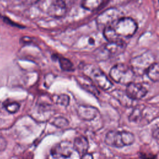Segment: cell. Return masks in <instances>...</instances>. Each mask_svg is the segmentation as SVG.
Masks as SVG:
<instances>
[{"label":"cell","instance_id":"obj_1","mask_svg":"<svg viewBox=\"0 0 159 159\" xmlns=\"http://www.w3.org/2000/svg\"><path fill=\"white\" fill-rule=\"evenodd\" d=\"M137 24L132 18L119 17L103 30L104 38L109 42L124 41L125 38L132 37L137 30Z\"/></svg>","mask_w":159,"mask_h":159},{"label":"cell","instance_id":"obj_2","mask_svg":"<svg viewBox=\"0 0 159 159\" xmlns=\"http://www.w3.org/2000/svg\"><path fill=\"white\" fill-rule=\"evenodd\" d=\"M135 141L134 134L128 131H109L104 138V142L106 145L116 147L122 148L132 145Z\"/></svg>","mask_w":159,"mask_h":159},{"label":"cell","instance_id":"obj_3","mask_svg":"<svg viewBox=\"0 0 159 159\" xmlns=\"http://www.w3.org/2000/svg\"><path fill=\"white\" fill-rule=\"evenodd\" d=\"M84 75L103 90H107L112 86V83L98 67L93 65H86L83 68Z\"/></svg>","mask_w":159,"mask_h":159},{"label":"cell","instance_id":"obj_4","mask_svg":"<svg viewBox=\"0 0 159 159\" xmlns=\"http://www.w3.org/2000/svg\"><path fill=\"white\" fill-rule=\"evenodd\" d=\"M135 74L129 65L119 63L113 66L109 71L110 78L117 83L127 85L134 82Z\"/></svg>","mask_w":159,"mask_h":159},{"label":"cell","instance_id":"obj_5","mask_svg":"<svg viewBox=\"0 0 159 159\" xmlns=\"http://www.w3.org/2000/svg\"><path fill=\"white\" fill-rule=\"evenodd\" d=\"M126 48L124 41L108 42L101 48L99 49L96 54V58L99 61L107 60L122 53Z\"/></svg>","mask_w":159,"mask_h":159},{"label":"cell","instance_id":"obj_6","mask_svg":"<svg viewBox=\"0 0 159 159\" xmlns=\"http://www.w3.org/2000/svg\"><path fill=\"white\" fill-rule=\"evenodd\" d=\"M154 58L152 54L143 53L133 58L129 66L135 75H142L145 73L148 68L154 63Z\"/></svg>","mask_w":159,"mask_h":159},{"label":"cell","instance_id":"obj_7","mask_svg":"<svg viewBox=\"0 0 159 159\" xmlns=\"http://www.w3.org/2000/svg\"><path fill=\"white\" fill-rule=\"evenodd\" d=\"M119 11L114 7H111L103 11L96 19L98 27L103 30L106 26L111 24L115 20L119 18Z\"/></svg>","mask_w":159,"mask_h":159},{"label":"cell","instance_id":"obj_8","mask_svg":"<svg viewBox=\"0 0 159 159\" xmlns=\"http://www.w3.org/2000/svg\"><path fill=\"white\" fill-rule=\"evenodd\" d=\"M73 150V145L70 143L62 142L53 146L50 153L55 159H65L71 157Z\"/></svg>","mask_w":159,"mask_h":159},{"label":"cell","instance_id":"obj_9","mask_svg":"<svg viewBox=\"0 0 159 159\" xmlns=\"http://www.w3.org/2000/svg\"><path fill=\"white\" fill-rule=\"evenodd\" d=\"M125 93L127 96L132 101L139 100L146 95L147 89L141 83L132 82L127 85Z\"/></svg>","mask_w":159,"mask_h":159},{"label":"cell","instance_id":"obj_10","mask_svg":"<svg viewBox=\"0 0 159 159\" xmlns=\"http://www.w3.org/2000/svg\"><path fill=\"white\" fill-rule=\"evenodd\" d=\"M66 6L63 1H54L48 8L47 12L52 17L60 18L64 16L66 12Z\"/></svg>","mask_w":159,"mask_h":159},{"label":"cell","instance_id":"obj_11","mask_svg":"<svg viewBox=\"0 0 159 159\" xmlns=\"http://www.w3.org/2000/svg\"><path fill=\"white\" fill-rule=\"evenodd\" d=\"M76 111L81 119L88 121L94 119L99 114V111L96 108L89 106L80 105L78 107Z\"/></svg>","mask_w":159,"mask_h":159},{"label":"cell","instance_id":"obj_12","mask_svg":"<svg viewBox=\"0 0 159 159\" xmlns=\"http://www.w3.org/2000/svg\"><path fill=\"white\" fill-rule=\"evenodd\" d=\"M73 147L74 150L82 156L88 152L89 148L88 140L84 136H78L75 139Z\"/></svg>","mask_w":159,"mask_h":159},{"label":"cell","instance_id":"obj_13","mask_svg":"<svg viewBox=\"0 0 159 159\" xmlns=\"http://www.w3.org/2000/svg\"><path fill=\"white\" fill-rule=\"evenodd\" d=\"M76 80L80 84V85L85 90L88 91V92L94 95L98 94L99 93L96 87L94 85V83L86 76L84 75L83 76H77L76 77Z\"/></svg>","mask_w":159,"mask_h":159},{"label":"cell","instance_id":"obj_14","mask_svg":"<svg viewBox=\"0 0 159 159\" xmlns=\"http://www.w3.org/2000/svg\"><path fill=\"white\" fill-rule=\"evenodd\" d=\"M145 73L153 81L157 82L159 79V67L158 63L154 62L147 70Z\"/></svg>","mask_w":159,"mask_h":159},{"label":"cell","instance_id":"obj_15","mask_svg":"<svg viewBox=\"0 0 159 159\" xmlns=\"http://www.w3.org/2000/svg\"><path fill=\"white\" fill-rule=\"evenodd\" d=\"M53 57H55L53 58V59H55V60H57L58 61L61 70H63L64 71H70L74 70L73 64L70 60H68V58H66L63 57L58 56L57 55H53Z\"/></svg>","mask_w":159,"mask_h":159},{"label":"cell","instance_id":"obj_16","mask_svg":"<svg viewBox=\"0 0 159 159\" xmlns=\"http://www.w3.org/2000/svg\"><path fill=\"white\" fill-rule=\"evenodd\" d=\"M103 2V1L100 0H88L82 1L81 6L85 9L89 11H94L98 9Z\"/></svg>","mask_w":159,"mask_h":159},{"label":"cell","instance_id":"obj_17","mask_svg":"<svg viewBox=\"0 0 159 159\" xmlns=\"http://www.w3.org/2000/svg\"><path fill=\"white\" fill-rule=\"evenodd\" d=\"M52 124L58 128H63L68 125V121L64 117H56L52 122Z\"/></svg>","mask_w":159,"mask_h":159},{"label":"cell","instance_id":"obj_18","mask_svg":"<svg viewBox=\"0 0 159 159\" xmlns=\"http://www.w3.org/2000/svg\"><path fill=\"white\" fill-rule=\"evenodd\" d=\"M5 107L9 112L13 114L17 112L20 107V105L19 103L16 102H11L7 103L5 105Z\"/></svg>","mask_w":159,"mask_h":159},{"label":"cell","instance_id":"obj_19","mask_svg":"<svg viewBox=\"0 0 159 159\" xmlns=\"http://www.w3.org/2000/svg\"><path fill=\"white\" fill-rule=\"evenodd\" d=\"M69 102H70V98L68 95L65 94H62L60 95L57 99V103L63 106H68Z\"/></svg>","mask_w":159,"mask_h":159},{"label":"cell","instance_id":"obj_20","mask_svg":"<svg viewBox=\"0 0 159 159\" xmlns=\"http://www.w3.org/2000/svg\"><path fill=\"white\" fill-rule=\"evenodd\" d=\"M7 141L2 136H0V152H3L6 150L7 147Z\"/></svg>","mask_w":159,"mask_h":159},{"label":"cell","instance_id":"obj_21","mask_svg":"<svg viewBox=\"0 0 159 159\" xmlns=\"http://www.w3.org/2000/svg\"><path fill=\"white\" fill-rule=\"evenodd\" d=\"M140 158L142 159H158L157 155L140 153Z\"/></svg>","mask_w":159,"mask_h":159},{"label":"cell","instance_id":"obj_22","mask_svg":"<svg viewBox=\"0 0 159 159\" xmlns=\"http://www.w3.org/2000/svg\"><path fill=\"white\" fill-rule=\"evenodd\" d=\"M81 159H93V156L91 153H86L81 156Z\"/></svg>","mask_w":159,"mask_h":159},{"label":"cell","instance_id":"obj_23","mask_svg":"<svg viewBox=\"0 0 159 159\" xmlns=\"http://www.w3.org/2000/svg\"><path fill=\"white\" fill-rule=\"evenodd\" d=\"M152 134H153V137L154 138H155L157 140H158V128L157 125L156 127V129H154V130L153 131Z\"/></svg>","mask_w":159,"mask_h":159}]
</instances>
